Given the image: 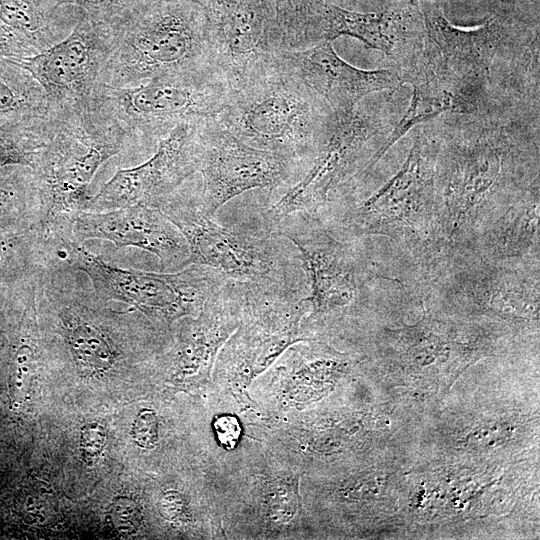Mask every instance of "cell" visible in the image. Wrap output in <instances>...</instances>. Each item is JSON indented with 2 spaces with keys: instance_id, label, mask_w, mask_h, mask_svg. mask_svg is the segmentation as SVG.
Listing matches in <instances>:
<instances>
[{
  "instance_id": "cell-30",
  "label": "cell",
  "mask_w": 540,
  "mask_h": 540,
  "mask_svg": "<svg viewBox=\"0 0 540 540\" xmlns=\"http://www.w3.org/2000/svg\"><path fill=\"white\" fill-rule=\"evenodd\" d=\"M111 517L118 530L132 533L140 526L141 510L133 500L119 497L112 505Z\"/></svg>"
},
{
  "instance_id": "cell-13",
  "label": "cell",
  "mask_w": 540,
  "mask_h": 540,
  "mask_svg": "<svg viewBox=\"0 0 540 540\" xmlns=\"http://www.w3.org/2000/svg\"><path fill=\"white\" fill-rule=\"evenodd\" d=\"M107 40V27L82 17L66 37L16 62L41 86L52 108L86 105L100 85Z\"/></svg>"
},
{
  "instance_id": "cell-28",
  "label": "cell",
  "mask_w": 540,
  "mask_h": 540,
  "mask_svg": "<svg viewBox=\"0 0 540 540\" xmlns=\"http://www.w3.org/2000/svg\"><path fill=\"white\" fill-rule=\"evenodd\" d=\"M9 368L11 392L21 398L29 392L36 368V351L27 339L20 341L12 353Z\"/></svg>"
},
{
  "instance_id": "cell-19",
  "label": "cell",
  "mask_w": 540,
  "mask_h": 540,
  "mask_svg": "<svg viewBox=\"0 0 540 540\" xmlns=\"http://www.w3.org/2000/svg\"><path fill=\"white\" fill-rule=\"evenodd\" d=\"M401 76L403 82H410L413 86L410 106L373 156L369 171L416 124L426 122L444 112L472 113L477 109L478 100L438 72L422 54Z\"/></svg>"
},
{
  "instance_id": "cell-20",
  "label": "cell",
  "mask_w": 540,
  "mask_h": 540,
  "mask_svg": "<svg viewBox=\"0 0 540 540\" xmlns=\"http://www.w3.org/2000/svg\"><path fill=\"white\" fill-rule=\"evenodd\" d=\"M395 13H360L325 4L321 14L319 42L334 41L341 36L354 37L368 47L398 58L403 52L422 49L423 43H414V31Z\"/></svg>"
},
{
  "instance_id": "cell-8",
  "label": "cell",
  "mask_w": 540,
  "mask_h": 540,
  "mask_svg": "<svg viewBox=\"0 0 540 540\" xmlns=\"http://www.w3.org/2000/svg\"><path fill=\"white\" fill-rule=\"evenodd\" d=\"M438 149L417 135L400 170L351 209L345 223L356 236L385 235L429 241L439 237L436 166Z\"/></svg>"
},
{
  "instance_id": "cell-22",
  "label": "cell",
  "mask_w": 540,
  "mask_h": 540,
  "mask_svg": "<svg viewBox=\"0 0 540 540\" xmlns=\"http://www.w3.org/2000/svg\"><path fill=\"white\" fill-rule=\"evenodd\" d=\"M77 18L54 0H0V22L35 54L66 37Z\"/></svg>"
},
{
  "instance_id": "cell-7",
  "label": "cell",
  "mask_w": 540,
  "mask_h": 540,
  "mask_svg": "<svg viewBox=\"0 0 540 540\" xmlns=\"http://www.w3.org/2000/svg\"><path fill=\"white\" fill-rule=\"evenodd\" d=\"M158 208L184 236L187 266H204L247 285L296 288L290 260L276 235L257 237L221 227L201 209L198 195L181 188Z\"/></svg>"
},
{
  "instance_id": "cell-26",
  "label": "cell",
  "mask_w": 540,
  "mask_h": 540,
  "mask_svg": "<svg viewBox=\"0 0 540 540\" xmlns=\"http://www.w3.org/2000/svg\"><path fill=\"white\" fill-rule=\"evenodd\" d=\"M50 114L43 118L0 121V172L14 167L32 168L45 142Z\"/></svg>"
},
{
  "instance_id": "cell-34",
  "label": "cell",
  "mask_w": 540,
  "mask_h": 540,
  "mask_svg": "<svg viewBox=\"0 0 540 540\" xmlns=\"http://www.w3.org/2000/svg\"><path fill=\"white\" fill-rule=\"evenodd\" d=\"M105 442V432L100 425L89 424L83 428L82 432V447L83 452L87 457H95L98 455Z\"/></svg>"
},
{
  "instance_id": "cell-32",
  "label": "cell",
  "mask_w": 540,
  "mask_h": 540,
  "mask_svg": "<svg viewBox=\"0 0 540 540\" xmlns=\"http://www.w3.org/2000/svg\"><path fill=\"white\" fill-rule=\"evenodd\" d=\"M33 55L31 49L0 22V59L18 61Z\"/></svg>"
},
{
  "instance_id": "cell-9",
  "label": "cell",
  "mask_w": 540,
  "mask_h": 540,
  "mask_svg": "<svg viewBox=\"0 0 540 540\" xmlns=\"http://www.w3.org/2000/svg\"><path fill=\"white\" fill-rule=\"evenodd\" d=\"M377 132V124L358 106L347 113H333L309 167L267 210V223L273 226L297 212L315 215L352 179L367 174Z\"/></svg>"
},
{
  "instance_id": "cell-18",
  "label": "cell",
  "mask_w": 540,
  "mask_h": 540,
  "mask_svg": "<svg viewBox=\"0 0 540 540\" xmlns=\"http://www.w3.org/2000/svg\"><path fill=\"white\" fill-rule=\"evenodd\" d=\"M539 275L484 259L454 273L444 296L456 297L478 309L538 319Z\"/></svg>"
},
{
  "instance_id": "cell-15",
  "label": "cell",
  "mask_w": 540,
  "mask_h": 540,
  "mask_svg": "<svg viewBox=\"0 0 540 540\" xmlns=\"http://www.w3.org/2000/svg\"><path fill=\"white\" fill-rule=\"evenodd\" d=\"M74 238L111 242L117 248L135 247L153 254L162 270L187 267L188 244L178 228L153 206L133 205L110 211L80 212L72 224Z\"/></svg>"
},
{
  "instance_id": "cell-21",
  "label": "cell",
  "mask_w": 540,
  "mask_h": 540,
  "mask_svg": "<svg viewBox=\"0 0 540 540\" xmlns=\"http://www.w3.org/2000/svg\"><path fill=\"white\" fill-rule=\"evenodd\" d=\"M539 191L531 188L504 209L479 235L486 260L511 262L538 254Z\"/></svg>"
},
{
  "instance_id": "cell-4",
  "label": "cell",
  "mask_w": 540,
  "mask_h": 540,
  "mask_svg": "<svg viewBox=\"0 0 540 540\" xmlns=\"http://www.w3.org/2000/svg\"><path fill=\"white\" fill-rule=\"evenodd\" d=\"M519 168L515 146L500 132L453 142L436 166L439 237L451 245L476 241L515 199L538 186L518 188Z\"/></svg>"
},
{
  "instance_id": "cell-27",
  "label": "cell",
  "mask_w": 540,
  "mask_h": 540,
  "mask_svg": "<svg viewBox=\"0 0 540 540\" xmlns=\"http://www.w3.org/2000/svg\"><path fill=\"white\" fill-rule=\"evenodd\" d=\"M59 7L68 8L77 19L87 18L109 27L143 0H54Z\"/></svg>"
},
{
  "instance_id": "cell-12",
  "label": "cell",
  "mask_w": 540,
  "mask_h": 540,
  "mask_svg": "<svg viewBox=\"0 0 540 540\" xmlns=\"http://www.w3.org/2000/svg\"><path fill=\"white\" fill-rule=\"evenodd\" d=\"M271 227V234L287 239L297 249L310 283L304 299L312 316L352 304L360 292V264L348 245L334 238L311 214L292 213Z\"/></svg>"
},
{
  "instance_id": "cell-31",
  "label": "cell",
  "mask_w": 540,
  "mask_h": 540,
  "mask_svg": "<svg viewBox=\"0 0 540 540\" xmlns=\"http://www.w3.org/2000/svg\"><path fill=\"white\" fill-rule=\"evenodd\" d=\"M135 443L144 448H153L158 440V421L156 414L149 409L142 410L135 419L132 428Z\"/></svg>"
},
{
  "instance_id": "cell-33",
  "label": "cell",
  "mask_w": 540,
  "mask_h": 540,
  "mask_svg": "<svg viewBox=\"0 0 540 540\" xmlns=\"http://www.w3.org/2000/svg\"><path fill=\"white\" fill-rule=\"evenodd\" d=\"M216 435L224 447L233 448L241 435L239 421L231 415L218 417L214 422Z\"/></svg>"
},
{
  "instance_id": "cell-16",
  "label": "cell",
  "mask_w": 540,
  "mask_h": 540,
  "mask_svg": "<svg viewBox=\"0 0 540 540\" xmlns=\"http://www.w3.org/2000/svg\"><path fill=\"white\" fill-rule=\"evenodd\" d=\"M424 24L425 60L478 99L502 41L499 27L491 22L472 29L456 27L434 4L425 7Z\"/></svg>"
},
{
  "instance_id": "cell-10",
  "label": "cell",
  "mask_w": 540,
  "mask_h": 540,
  "mask_svg": "<svg viewBox=\"0 0 540 540\" xmlns=\"http://www.w3.org/2000/svg\"><path fill=\"white\" fill-rule=\"evenodd\" d=\"M199 143L198 202L211 217L246 191L274 188L289 181L300 165L285 155L246 144L217 118L199 123Z\"/></svg>"
},
{
  "instance_id": "cell-24",
  "label": "cell",
  "mask_w": 540,
  "mask_h": 540,
  "mask_svg": "<svg viewBox=\"0 0 540 540\" xmlns=\"http://www.w3.org/2000/svg\"><path fill=\"white\" fill-rule=\"evenodd\" d=\"M43 89L16 61L0 59V121L43 118L52 112Z\"/></svg>"
},
{
  "instance_id": "cell-29",
  "label": "cell",
  "mask_w": 540,
  "mask_h": 540,
  "mask_svg": "<svg viewBox=\"0 0 540 540\" xmlns=\"http://www.w3.org/2000/svg\"><path fill=\"white\" fill-rule=\"evenodd\" d=\"M267 503L272 519L286 523L293 518L297 510L295 490L287 483H278L269 492Z\"/></svg>"
},
{
  "instance_id": "cell-23",
  "label": "cell",
  "mask_w": 540,
  "mask_h": 540,
  "mask_svg": "<svg viewBox=\"0 0 540 540\" xmlns=\"http://www.w3.org/2000/svg\"><path fill=\"white\" fill-rule=\"evenodd\" d=\"M41 215L32 170L14 167L0 172V240L36 228Z\"/></svg>"
},
{
  "instance_id": "cell-17",
  "label": "cell",
  "mask_w": 540,
  "mask_h": 540,
  "mask_svg": "<svg viewBox=\"0 0 540 540\" xmlns=\"http://www.w3.org/2000/svg\"><path fill=\"white\" fill-rule=\"evenodd\" d=\"M275 55L336 114L354 110L373 92L403 83L401 74L393 70H362L350 65L339 57L332 41Z\"/></svg>"
},
{
  "instance_id": "cell-11",
  "label": "cell",
  "mask_w": 540,
  "mask_h": 540,
  "mask_svg": "<svg viewBox=\"0 0 540 540\" xmlns=\"http://www.w3.org/2000/svg\"><path fill=\"white\" fill-rule=\"evenodd\" d=\"M200 122L176 126L145 162L117 170L98 192L90 195L84 211L102 212L133 205L158 208L198 173Z\"/></svg>"
},
{
  "instance_id": "cell-1",
  "label": "cell",
  "mask_w": 540,
  "mask_h": 540,
  "mask_svg": "<svg viewBox=\"0 0 540 540\" xmlns=\"http://www.w3.org/2000/svg\"><path fill=\"white\" fill-rule=\"evenodd\" d=\"M131 144L125 129L94 99L54 108L45 142L31 168L41 202L36 229L45 236L73 234L88 188L100 166Z\"/></svg>"
},
{
  "instance_id": "cell-25",
  "label": "cell",
  "mask_w": 540,
  "mask_h": 540,
  "mask_svg": "<svg viewBox=\"0 0 540 540\" xmlns=\"http://www.w3.org/2000/svg\"><path fill=\"white\" fill-rule=\"evenodd\" d=\"M275 53L305 49L319 43L318 27L324 0H274Z\"/></svg>"
},
{
  "instance_id": "cell-35",
  "label": "cell",
  "mask_w": 540,
  "mask_h": 540,
  "mask_svg": "<svg viewBox=\"0 0 540 540\" xmlns=\"http://www.w3.org/2000/svg\"><path fill=\"white\" fill-rule=\"evenodd\" d=\"M161 513L169 518L175 519L183 512V500L176 491L164 493L159 502Z\"/></svg>"
},
{
  "instance_id": "cell-5",
  "label": "cell",
  "mask_w": 540,
  "mask_h": 540,
  "mask_svg": "<svg viewBox=\"0 0 540 540\" xmlns=\"http://www.w3.org/2000/svg\"><path fill=\"white\" fill-rule=\"evenodd\" d=\"M52 261L83 273L107 301L130 305L152 320L172 324L197 315L209 294L226 278L199 265L173 272H149L114 266L74 237L53 243Z\"/></svg>"
},
{
  "instance_id": "cell-3",
  "label": "cell",
  "mask_w": 540,
  "mask_h": 540,
  "mask_svg": "<svg viewBox=\"0 0 540 540\" xmlns=\"http://www.w3.org/2000/svg\"><path fill=\"white\" fill-rule=\"evenodd\" d=\"M333 112L275 55L228 87L217 119L246 144L310 160Z\"/></svg>"
},
{
  "instance_id": "cell-6",
  "label": "cell",
  "mask_w": 540,
  "mask_h": 540,
  "mask_svg": "<svg viewBox=\"0 0 540 540\" xmlns=\"http://www.w3.org/2000/svg\"><path fill=\"white\" fill-rule=\"evenodd\" d=\"M227 94V83L206 73L162 76L125 87L100 84L94 100L125 129L131 142L157 147L180 124L217 118Z\"/></svg>"
},
{
  "instance_id": "cell-14",
  "label": "cell",
  "mask_w": 540,
  "mask_h": 540,
  "mask_svg": "<svg viewBox=\"0 0 540 540\" xmlns=\"http://www.w3.org/2000/svg\"><path fill=\"white\" fill-rule=\"evenodd\" d=\"M213 70L228 87L275 53L274 0H199Z\"/></svg>"
},
{
  "instance_id": "cell-2",
  "label": "cell",
  "mask_w": 540,
  "mask_h": 540,
  "mask_svg": "<svg viewBox=\"0 0 540 540\" xmlns=\"http://www.w3.org/2000/svg\"><path fill=\"white\" fill-rule=\"evenodd\" d=\"M107 36L102 85L125 87L162 76L217 74L199 0H143L107 27Z\"/></svg>"
}]
</instances>
